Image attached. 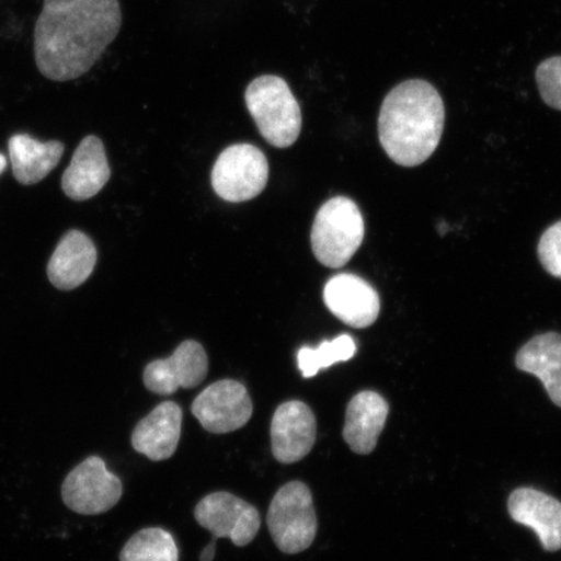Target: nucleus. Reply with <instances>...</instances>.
I'll return each instance as SVG.
<instances>
[{"label":"nucleus","instance_id":"nucleus-1","mask_svg":"<svg viewBox=\"0 0 561 561\" xmlns=\"http://www.w3.org/2000/svg\"><path fill=\"white\" fill-rule=\"evenodd\" d=\"M118 0H44L34 27V56L42 76L55 82L80 79L122 30Z\"/></svg>","mask_w":561,"mask_h":561},{"label":"nucleus","instance_id":"nucleus-16","mask_svg":"<svg viewBox=\"0 0 561 561\" xmlns=\"http://www.w3.org/2000/svg\"><path fill=\"white\" fill-rule=\"evenodd\" d=\"M181 425V407L174 402L161 403L133 431V448L152 461L168 460L178 450Z\"/></svg>","mask_w":561,"mask_h":561},{"label":"nucleus","instance_id":"nucleus-25","mask_svg":"<svg viewBox=\"0 0 561 561\" xmlns=\"http://www.w3.org/2000/svg\"><path fill=\"white\" fill-rule=\"evenodd\" d=\"M7 164H9V161H7V158L3 156V153H0V174L5 171Z\"/></svg>","mask_w":561,"mask_h":561},{"label":"nucleus","instance_id":"nucleus-23","mask_svg":"<svg viewBox=\"0 0 561 561\" xmlns=\"http://www.w3.org/2000/svg\"><path fill=\"white\" fill-rule=\"evenodd\" d=\"M538 256L543 268L561 279V221L545 231L539 240Z\"/></svg>","mask_w":561,"mask_h":561},{"label":"nucleus","instance_id":"nucleus-15","mask_svg":"<svg viewBox=\"0 0 561 561\" xmlns=\"http://www.w3.org/2000/svg\"><path fill=\"white\" fill-rule=\"evenodd\" d=\"M96 264L93 241L80 230L62 236L47 264V276L56 289L69 291L85 284Z\"/></svg>","mask_w":561,"mask_h":561},{"label":"nucleus","instance_id":"nucleus-7","mask_svg":"<svg viewBox=\"0 0 561 561\" xmlns=\"http://www.w3.org/2000/svg\"><path fill=\"white\" fill-rule=\"evenodd\" d=\"M123 483L108 472L105 462L90 456L67 476L61 486L66 506L80 515H101L114 508L122 500Z\"/></svg>","mask_w":561,"mask_h":561},{"label":"nucleus","instance_id":"nucleus-14","mask_svg":"<svg viewBox=\"0 0 561 561\" xmlns=\"http://www.w3.org/2000/svg\"><path fill=\"white\" fill-rule=\"evenodd\" d=\"M510 515L535 530L545 550L561 549V503L530 488L517 489L508 500Z\"/></svg>","mask_w":561,"mask_h":561},{"label":"nucleus","instance_id":"nucleus-8","mask_svg":"<svg viewBox=\"0 0 561 561\" xmlns=\"http://www.w3.org/2000/svg\"><path fill=\"white\" fill-rule=\"evenodd\" d=\"M196 522L216 538H229L238 547L248 546L261 529L257 510L241 497L219 491L195 507Z\"/></svg>","mask_w":561,"mask_h":561},{"label":"nucleus","instance_id":"nucleus-10","mask_svg":"<svg viewBox=\"0 0 561 561\" xmlns=\"http://www.w3.org/2000/svg\"><path fill=\"white\" fill-rule=\"evenodd\" d=\"M207 374L205 348L198 342L185 341L168 359L151 362L145 369L144 382L153 394L172 396L181 388H196Z\"/></svg>","mask_w":561,"mask_h":561},{"label":"nucleus","instance_id":"nucleus-6","mask_svg":"<svg viewBox=\"0 0 561 561\" xmlns=\"http://www.w3.org/2000/svg\"><path fill=\"white\" fill-rule=\"evenodd\" d=\"M270 167L257 147L242 144L228 147L216 160L213 186L224 201L241 203L256 198L268 182Z\"/></svg>","mask_w":561,"mask_h":561},{"label":"nucleus","instance_id":"nucleus-17","mask_svg":"<svg viewBox=\"0 0 561 561\" xmlns=\"http://www.w3.org/2000/svg\"><path fill=\"white\" fill-rule=\"evenodd\" d=\"M388 415V402L375 391H362L351 399L343 427L351 450L360 455L374 451Z\"/></svg>","mask_w":561,"mask_h":561},{"label":"nucleus","instance_id":"nucleus-13","mask_svg":"<svg viewBox=\"0 0 561 561\" xmlns=\"http://www.w3.org/2000/svg\"><path fill=\"white\" fill-rule=\"evenodd\" d=\"M111 178V168L100 138L88 136L77 147L61 178L62 192L68 198L82 202L102 191Z\"/></svg>","mask_w":561,"mask_h":561},{"label":"nucleus","instance_id":"nucleus-24","mask_svg":"<svg viewBox=\"0 0 561 561\" xmlns=\"http://www.w3.org/2000/svg\"><path fill=\"white\" fill-rule=\"evenodd\" d=\"M216 537L213 539L205 550H203L201 556V561H213L216 553Z\"/></svg>","mask_w":561,"mask_h":561},{"label":"nucleus","instance_id":"nucleus-9","mask_svg":"<svg viewBox=\"0 0 561 561\" xmlns=\"http://www.w3.org/2000/svg\"><path fill=\"white\" fill-rule=\"evenodd\" d=\"M252 410L248 389L234 380H221L208 386L192 405L195 419L214 434L241 430L249 423Z\"/></svg>","mask_w":561,"mask_h":561},{"label":"nucleus","instance_id":"nucleus-11","mask_svg":"<svg viewBox=\"0 0 561 561\" xmlns=\"http://www.w3.org/2000/svg\"><path fill=\"white\" fill-rule=\"evenodd\" d=\"M318 423L310 407L299 401L280 404L272 419V453L283 465H293L311 453Z\"/></svg>","mask_w":561,"mask_h":561},{"label":"nucleus","instance_id":"nucleus-4","mask_svg":"<svg viewBox=\"0 0 561 561\" xmlns=\"http://www.w3.org/2000/svg\"><path fill=\"white\" fill-rule=\"evenodd\" d=\"M366 227L359 207L346 196H335L319 209L312 227L316 259L328 268L346 265L359 250Z\"/></svg>","mask_w":561,"mask_h":561},{"label":"nucleus","instance_id":"nucleus-19","mask_svg":"<svg viewBox=\"0 0 561 561\" xmlns=\"http://www.w3.org/2000/svg\"><path fill=\"white\" fill-rule=\"evenodd\" d=\"M516 367L538 377L551 401L561 407V334L535 336L518 351Z\"/></svg>","mask_w":561,"mask_h":561},{"label":"nucleus","instance_id":"nucleus-5","mask_svg":"<svg viewBox=\"0 0 561 561\" xmlns=\"http://www.w3.org/2000/svg\"><path fill=\"white\" fill-rule=\"evenodd\" d=\"M266 525L278 550L290 556L313 543L318 518L306 483L293 481L277 491L271 502Z\"/></svg>","mask_w":561,"mask_h":561},{"label":"nucleus","instance_id":"nucleus-22","mask_svg":"<svg viewBox=\"0 0 561 561\" xmlns=\"http://www.w3.org/2000/svg\"><path fill=\"white\" fill-rule=\"evenodd\" d=\"M536 81L543 102L561 111V56L543 60L536 70Z\"/></svg>","mask_w":561,"mask_h":561},{"label":"nucleus","instance_id":"nucleus-21","mask_svg":"<svg viewBox=\"0 0 561 561\" xmlns=\"http://www.w3.org/2000/svg\"><path fill=\"white\" fill-rule=\"evenodd\" d=\"M355 354L356 343L353 336L343 334L335 340L322 342L318 348L301 347L298 353V366L305 378H311L318 375L320 369L353 359Z\"/></svg>","mask_w":561,"mask_h":561},{"label":"nucleus","instance_id":"nucleus-2","mask_svg":"<svg viewBox=\"0 0 561 561\" xmlns=\"http://www.w3.org/2000/svg\"><path fill=\"white\" fill-rule=\"evenodd\" d=\"M444 100L432 83L409 80L392 89L378 116V137L394 163L417 167L433 156L445 129Z\"/></svg>","mask_w":561,"mask_h":561},{"label":"nucleus","instance_id":"nucleus-18","mask_svg":"<svg viewBox=\"0 0 561 561\" xmlns=\"http://www.w3.org/2000/svg\"><path fill=\"white\" fill-rule=\"evenodd\" d=\"M12 173L24 186L38 184L60 163L65 145L59 140H39L27 135H15L9 140Z\"/></svg>","mask_w":561,"mask_h":561},{"label":"nucleus","instance_id":"nucleus-12","mask_svg":"<svg viewBox=\"0 0 561 561\" xmlns=\"http://www.w3.org/2000/svg\"><path fill=\"white\" fill-rule=\"evenodd\" d=\"M324 301L335 318L356 329L375 324L381 310L380 297L374 287L351 273H341L328 280Z\"/></svg>","mask_w":561,"mask_h":561},{"label":"nucleus","instance_id":"nucleus-20","mask_svg":"<svg viewBox=\"0 0 561 561\" xmlns=\"http://www.w3.org/2000/svg\"><path fill=\"white\" fill-rule=\"evenodd\" d=\"M121 561H179V549L171 533L142 529L124 546Z\"/></svg>","mask_w":561,"mask_h":561},{"label":"nucleus","instance_id":"nucleus-3","mask_svg":"<svg viewBox=\"0 0 561 561\" xmlns=\"http://www.w3.org/2000/svg\"><path fill=\"white\" fill-rule=\"evenodd\" d=\"M245 105L266 142L278 149L296 144L301 130V111L286 81L265 75L250 83Z\"/></svg>","mask_w":561,"mask_h":561}]
</instances>
